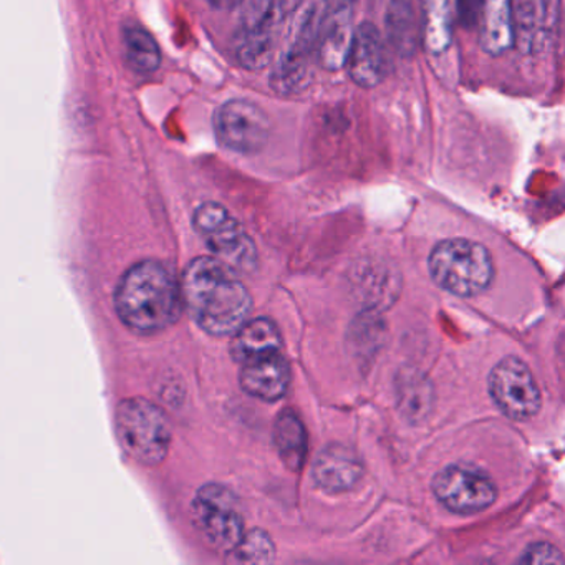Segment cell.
I'll list each match as a JSON object with an SVG mask.
<instances>
[{
	"label": "cell",
	"instance_id": "obj_14",
	"mask_svg": "<svg viewBox=\"0 0 565 565\" xmlns=\"http://www.w3.org/2000/svg\"><path fill=\"white\" fill-rule=\"evenodd\" d=\"M290 369L282 352L260 356L244 363L241 386L250 396L264 402H277L289 388Z\"/></svg>",
	"mask_w": 565,
	"mask_h": 565
},
{
	"label": "cell",
	"instance_id": "obj_2",
	"mask_svg": "<svg viewBox=\"0 0 565 565\" xmlns=\"http://www.w3.org/2000/svg\"><path fill=\"white\" fill-rule=\"evenodd\" d=\"M181 282L168 264L157 259L131 266L118 282L115 309L124 326L141 337L157 335L180 319Z\"/></svg>",
	"mask_w": 565,
	"mask_h": 565
},
{
	"label": "cell",
	"instance_id": "obj_25",
	"mask_svg": "<svg viewBox=\"0 0 565 565\" xmlns=\"http://www.w3.org/2000/svg\"><path fill=\"white\" fill-rule=\"evenodd\" d=\"M459 22L465 29H476L481 14L482 0H455Z\"/></svg>",
	"mask_w": 565,
	"mask_h": 565
},
{
	"label": "cell",
	"instance_id": "obj_10",
	"mask_svg": "<svg viewBox=\"0 0 565 565\" xmlns=\"http://www.w3.org/2000/svg\"><path fill=\"white\" fill-rule=\"evenodd\" d=\"M356 0H322L317 15L316 61L323 71L345 68L353 38Z\"/></svg>",
	"mask_w": 565,
	"mask_h": 565
},
{
	"label": "cell",
	"instance_id": "obj_27",
	"mask_svg": "<svg viewBox=\"0 0 565 565\" xmlns=\"http://www.w3.org/2000/svg\"><path fill=\"white\" fill-rule=\"evenodd\" d=\"M206 2L216 11H233L244 4V0H206Z\"/></svg>",
	"mask_w": 565,
	"mask_h": 565
},
{
	"label": "cell",
	"instance_id": "obj_6",
	"mask_svg": "<svg viewBox=\"0 0 565 565\" xmlns=\"http://www.w3.org/2000/svg\"><path fill=\"white\" fill-rule=\"evenodd\" d=\"M191 514L194 527L214 551L227 554L244 535L239 502L226 486H203L194 495Z\"/></svg>",
	"mask_w": 565,
	"mask_h": 565
},
{
	"label": "cell",
	"instance_id": "obj_15",
	"mask_svg": "<svg viewBox=\"0 0 565 565\" xmlns=\"http://www.w3.org/2000/svg\"><path fill=\"white\" fill-rule=\"evenodd\" d=\"M313 481L326 492L350 491L363 476L362 462L345 446H327L313 465Z\"/></svg>",
	"mask_w": 565,
	"mask_h": 565
},
{
	"label": "cell",
	"instance_id": "obj_23",
	"mask_svg": "<svg viewBox=\"0 0 565 565\" xmlns=\"http://www.w3.org/2000/svg\"><path fill=\"white\" fill-rule=\"evenodd\" d=\"M274 552L276 548L269 535L259 529H254L247 534L244 532L236 547L227 554H230V561L236 564H267L274 561Z\"/></svg>",
	"mask_w": 565,
	"mask_h": 565
},
{
	"label": "cell",
	"instance_id": "obj_3",
	"mask_svg": "<svg viewBox=\"0 0 565 565\" xmlns=\"http://www.w3.org/2000/svg\"><path fill=\"white\" fill-rule=\"evenodd\" d=\"M115 428L121 448L138 465L154 468L167 459L171 446L170 419L150 399L135 396L120 402L115 412Z\"/></svg>",
	"mask_w": 565,
	"mask_h": 565
},
{
	"label": "cell",
	"instance_id": "obj_9",
	"mask_svg": "<svg viewBox=\"0 0 565 565\" xmlns=\"http://www.w3.org/2000/svg\"><path fill=\"white\" fill-rule=\"evenodd\" d=\"M489 393L509 418H532L541 408V392L531 370L522 360L505 356L489 375Z\"/></svg>",
	"mask_w": 565,
	"mask_h": 565
},
{
	"label": "cell",
	"instance_id": "obj_7",
	"mask_svg": "<svg viewBox=\"0 0 565 565\" xmlns=\"http://www.w3.org/2000/svg\"><path fill=\"white\" fill-rule=\"evenodd\" d=\"M270 128L266 111L244 98L226 102L214 114L217 141L233 153H260L269 141Z\"/></svg>",
	"mask_w": 565,
	"mask_h": 565
},
{
	"label": "cell",
	"instance_id": "obj_20",
	"mask_svg": "<svg viewBox=\"0 0 565 565\" xmlns=\"http://www.w3.org/2000/svg\"><path fill=\"white\" fill-rule=\"evenodd\" d=\"M277 34L264 31L241 29L237 31L234 52L236 61L244 71L259 72L269 67L276 52Z\"/></svg>",
	"mask_w": 565,
	"mask_h": 565
},
{
	"label": "cell",
	"instance_id": "obj_1",
	"mask_svg": "<svg viewBox=\"0 0 565 565\" xmlns=\"http://www.w3.org/2000/svg\"><path fill=\"white\" fill-rule=\"evenodd\" d=\"M181 292L194 322L214 337L233 335L253 310L249 290L236 270L214 257H198L186 267Z\"/></svg>",
	"mask_w": 565,
	"mask_h": 565
},
{
	"label": "cell",
	"instance_id": "obj_8",
	"mask_svg": "<svg viewBox=\"0 0 565 565\" xmlns=\"http://www.w3.org/2000/svg\"><path fill=\"white\" fill-rule=\"evenodd\" d=\"M317 15L319 8H309L296 22L289 45L280 55L270 75V87L284 97L300 94L312 81L316 61ZM317 62V61H316Z\"/></svg>",
	"mask_w": 565,
	"mask_h": 565
},
{
	"label": "cell",
	"instance_id": "obj_26",
	"mask_svg": "<svg viewBox=\"0 0 565 565\" xmlns=\"http://www.w3.org/2000/svg\"><path fill=\"white\" fill-rule=\"evenodd\" d=\"M267 2L279 14V18L286 21L289 15H292L299 9L302 0H267Z\"/></svg>",
	"mask_w": 565,
	"mask_h": 565
},
{
	"label": "cell",
	"instance_id": "obj_18",
	"mask_svg": "<svg viewBox=\"0 0 565 565\" xmlns=\"http://www.w3.org/2000/svg\"><path fill=\"white\" fill-rule=\"evenodd\" d=\"M231 342V355L237 363L250 362L260 356L273 355L282 352V339L276 323L269 319H254L244 322Z\"/></svg>",
	"mask_w": 565,
	"mask_h": 565
},
{
	"label": "cell",
	"instance_id": "obj_5",
	"mask_svg": "<svg viewBox=\"0 0 565 565\" xmlns=\"http://www.w3.org/2000/svg\"><path fill=\"white\" fill-rule=\"evenodd\" d=\"M193 226L217 259L236 270L253 273L257 266V249L243 224L221 204L203 203L194 211Z\"/></svg>",
	"mask_w": 565,
	"mask_h": 565
},
{
	"label": "cell",
	"instance_id": "obj_11",
	"mask_svg": "<svg viewBox=\"0 0 565 565\" xmlns=\"http://www.w3.org/2000/svg\"><path fill=\"white\" fill-rule=\"evenodd\" d=\"M433 491L443 505L452 512H479L495 501L494 482L484 472L469 466L452 465L433 479Z\"/></svg>",
	"mask_w": 565,
	"mask_h": 565
},
{
	"label": "cell",
	"instance_id": "obj_24",
	"mask_svg": "<svg viewBox=\"0 0 565 565\" xmlns=\"http://www.w3.org/2000/svg\"><path fill=\"white\" fill-rule=\"evenodd\" d=\"M521 562L525 564H564V557L554 545L547 542H537L532 544L531 547L522 555Z\"/></svg>",
	"mask_w": 565,
	"mask_h": 565
},
{
	"label": "cell",
	"instance_id": "obj_4",
	"mask_svg": "<svg viewBox=\"0 0 565 565\" xmlns=\"http://www.w3.org/2000/svg\"><path fill=\"white\" fill-rule=\"evenodd\" d=\"M429 273L441 289L459 297H475L491 286L494 264L482 244L448 239L433 249Z\"/></svg>",
	"mask_w": 565,
	"mask_h": 565
},
{
	"label": "cell",
	"instance_id": "obj_12",
	"mask_svg": "<svg viewBox=\"0 0 565 565\" xmlns=\"http://www.w3.org/2000/svg\"><path fill=\"white\" fill-rule=\"evenodd\" d=\"M345 68L353 84L365 90L379 87L388 75V49L372 22H362L353 31Z\"/></svg>",
	"mask_w": 565,
	"mask_h": 565
},
{
	"label": "cell",
	"instance_id": "obj_17",
	"mask_svg": "<svg viewBox=\"0 0 565 565\" xmlns=\"http://www.w3.org/2000/svg\"><path fill=\"white\" fill-rule=\"evenodd\" d=\"M455 0H419V39L433 57L446 54L452 44Z\"/></svg>",
	"mask_w": 565,
	"mask_h": 565
},
{
	"label": "cell",
	"instance_id": "obj_13",
	"mask_svg": "<svg viewBox=\"0 0 565 565\" xmlns=\"http://www.w3.org/2000/svg\"><path fill=\"white\" fill-rule=\"evenodd\" d=\"M514 39L524 55H541L554 41L557 24L555 0H511Z\"/></svg>",
	"mask_w": 565,
	"mask_h": 565
},
{
	"label": "cell",
	"instance_id": "obj_21",
	"mask_svg": "<svg viewBox=\"0 0 565 565\" xmlns=\"http://www.w3.org/2000/svg\"><path fill=\"white\" fill-rule=\"evenodd\" d=\"M274 441L287 468L297 471L302 468L307 452V435L302 422L294 412H284L274 428Z\"/></svg>",
	"mask_w": 565,
	"mask_h": 565
},
{
	"label": "cell",
	"instance_id": "obj_22",
	"mask_svg": "<svg viewBox=\"0 0 565 565\" xmlns=\"http://www.w3.org/2000/svg\"><path fill=\"white\" fill-rule=\"evenodd\" d=\"M125 54L135 71L151 74L160 67L161 52L157 41L140 28H128L124 34Z\"/></svg>",
	"mask_w": 565,
	"mask_h": 565
},
{
	"label": "cell",
	"instance_id": "obj_19",
	"mask_svg": "<svg viewBox=\"0 0 565 565\" xmlns=\"http://www.w3.org/2000/svg\"><path fill=\"white\" fill-rule=\"evenodd\" d=\"M386 29H388L390 44L396 49V52L402 57H412L422 44L419 19L413 0H390Z\"/></svg>",
	"mask_w": 565,
	"mask_h": 565
},
{
	"label": "cell",
	"instance_id": "obj_16",
	"mask_svg": "<svg viewBox=\"0 0 565 565\" xmlns=\"http://www.w3.org/2000/svg\"><path fill=\"white\" fill-rule=\"evenodd\" d=\"M482 52L499 57L515 45L511 0H482L478 25Z\"/></svg>",
	"mask_w": 565,
	"mask_h": 565
}]
</instances>
